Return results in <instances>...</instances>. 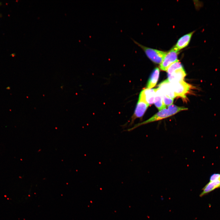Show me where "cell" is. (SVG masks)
<instances>
[{"mask_svg":"<svg viewBox=\"0 0 220 220\" xmlns=\"http://www.w3.org/2000/svg\"><path fill=\"white\" fill-rule=\"evenodd\" d=\"M176 97L186 98V95L191 88V86L183 80L178 82L171 83Z\"/></svg>","mask_w":220,"mask_h":220,"instance_id":"277c9868","label":"cell"},{"mask_svg":"<svg viewBox=\"0 0 220 220\" xmlns=\"http://www.w3.org/2000/svg\"><path fill=\"white\" fill-rule=\"evenodd\" d=\"M184 68L182 64L179 61L175 62L171 65L166 71L168 76L171 75L177 69Z\"/></svg>","mask_w":220,"mask_h":220,"instance_id":"4fadbf2b","label":"cell"},{"mask_svg":"<svg viewBox=\"0 0 220 220\" xmlns=\"http://www.w3.org/2000/svg\"><path fill=\"white\" fill-rule=\"evenodd\" d=\"M131 39L144 51L148 57L152 61L158 64L161 63L167 52L147 47L141 45L133 39L131 38Z\"/></svg>","mask_w":220,"mask_h":220,"instance_id":"7a4b0ae2","label":"cell"},{"mask_svg":"<svg viewBox=\"0 0 220 220\" xmlns=\"http://www.w3.org/2000/svg\"><path fill=\"white\" fill-rule=\"evenodd\" d=\"M160 70L158 68H156L152 72L147 82V89H151L156 85L159 76Z\"/></svg>","mask_w":220,"mask_h":220,"instance_id":"8fae6325","label":"cell"},{"mask_svg":"<svg viewBox=\"0 0 220 220\" xmlns=\"http://www.w3.org/2000/svg\"><path fill=\"white\" fill-rule=\"evenodd\" d=\"M220 188V180L214 181H210L202 189V192L200 196L202 197L215 189Z\"/></svg>","mask_w":220,"mask_h":220,"instance_id":"30bf717a","label":"cell"},{"mask_svg":"<svg viewBox=\"0 0 220 220\" xmlns=\"http://www.w3.org/2000/svg\"><path fill=\"white\" fill-rule=\"evenodd\" d=\"M158 86L161 92L168 97L173 99L176 97L171 83L168 79L161 83Z\"/></svg>","mask_w":220,"mask_h":220,"instance_id":"52a82bcc","label":"cell"},{"mask_svg":"<svg viewBox=\"0 0 220 220\" xmlns=\"http://www.w3.org/2000/svg\"><path fill=\"white\" fill-rule=\"evenodd\" d=\"M154 103L156 107L160 110L166 108L163 101L161 92L158 88L156 90Z\"/></svg>","mask_w":220,"mask_h":220,"instance_id":"7c38bea8","label":"cell"},{"mask_svg":"<svg viewBox=\"0 0 220 220\" xmlns=\"http://www.w3.org/2000/svg\"><path fill=\"white\" fill-rule=\"evenodd\" d=\"M219 180H220V174L214 173L210 176V181H215Z\"/></svg>","mask_w":220,"mask_h":220,"instance_id":"9a60e30c","label":"cell"},{"mask_svg":"<svg viewBox=\"0 0 220 220\" xmlns=\"http://www.w3.org/2000/svg\"><path fill=\"white\" fill-rule=\"evenodd\" d=\"M161 92L162 97L163 101L165 106H169L172 105L174 99L168 97L162 93Z\"/></svg>","mask_w":220,"mask_h":220,"instance_id":"5bb4252c","label":"cell"},{"mask_svg":"<svg viewBox=\"0 0 220 220\" xmlns=\"http://www.w3.org/2000/svg\"><path fill=\"white\" fill-rule=\"evenodd\" d=\"M179 50L173 47L167 53L160 64V68L162 71H167L169 67L174 63L179 61L178 55Z\"/></svg>","mask_w":220,"mask_h":220,"instance_id":"3957f363","label":"cell"},{"mask_svg":"<svg viewBox=\"0 0 220 220\" xmlns=\"http://www.w3.org/2000/svg\"><path fill=\"white\" fill-rule=\"evenodd\" d=\"M149 105L144 100L139 99L134 114L131 117L130 125H131L137 118L142 117Z\"/></svg>","mask_w":220,"mask_h":220,"instance_id":"5b68a950","label":"cell"},{"mask_svg":"<svg viewBox=\"0 0 220 220\" xmlns=\"http://www.w3.org/2000/svg\"><path fill=\"white\" fill-rule=\"evenodd\" d=\"M156 89H146L142 90L140 95L139 99L145 101L149 106L154 102Z\"/></svg>","mask_w":220,"mask_h":220,"instance_id":"8992f818","label":"cell"},{"mask_svg":"<svg viewBox=\"0 0 220 220\" xmlns=\"http://www.w3.org/2000/svg\"><path fill=\"white\" fill-rule=\"evenodd\" d=\"M188 109L183 107H179L175 105H171L168 106L158 112L149 119L140 123L136 124L133 127L128 129L127 130L130 131L141 125L153 122L164 119L178 113L183 110H186Z\"/></svg>","mask_w":220,"mask_h":220,"instance_id":"6da1fadb","label":"cell"},{"mask_svg":"<svg viewBox=\"0 0 220 220\" xmlns=\"http://www.w3.org/2000/svg\"><path fill=\"white\" fill-rule=\"evenodd\" d=\"M195 31H193L181 37L178 40L174 47L180 51L187 47Z\"/></svg>","mask_w":220,"mask_h":220,"instance_id":"9c48e42d","label":"cell"},{"mask_svg":"<svg viewBox=\"0 0 220 220\" xmlns=\"http://www.w3.org/2000/svg\"><path fill=\"white\" fill-rule=\"evenodd\" d=\"M186 74L184 68L176 70L171 75L168 76L167 79L171 83L178 82L184 80Z\"/></svg>","mask_w":220,"mask_h":220,"instance_id":"ba28073f","label":"cell"}]
</instances>
